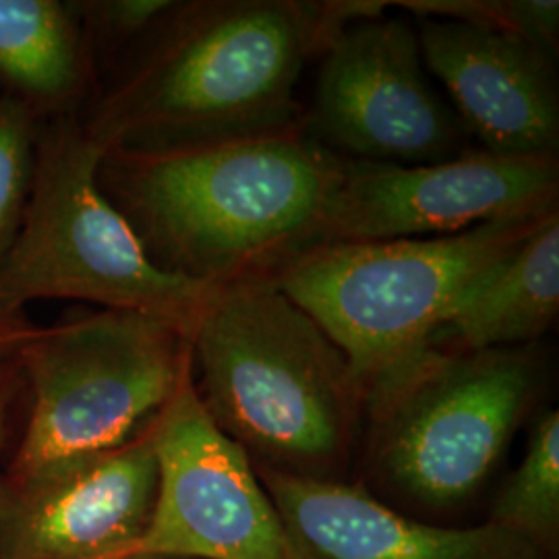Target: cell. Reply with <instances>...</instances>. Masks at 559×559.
Segmentation results:
<instances>
[{"label":"cell","instance_id":"cell-1","mask_svg":"<svg viewBox=\"0 0 559 559\" xmlns=\"http://www.w3.org/2000/svg\"><path fill=\"white\" fill-rule=\"evenodd\" d=\"M385 2L212 0L175 11L100 81L80 120L104 152L152 154L300 124L295 92L342 25Z\"/></svg>","mask_w":559,"mask_h":559},{"label":"cell","instance_id":"cell-2","mask_svg":"<svg viewBox=\"0 0 559 559\" xmlns=\"http://www.w3.org/2000/svg\"><path fill=\"white\" fill-rule=\"evenodd\" d=\"M342 158L297 127L152 154L106 152L102 191L166 274L221 288L320 245Z\"/></svg>","mask_w":559,"mask_h":559},{"label":"cell","instance_id":"cell-3","mask_svg":"<svg viewBox=\"0 0 559 559\" xmlns=\"http://www.w3.org/2000/svg\"><path fill=\"white\" fill-rule=\"evenodd\" d=\"M189 350L203 408L253 466L334 479L365 402L338 346L272 280L216 288Z\"/></svg>","mask_w":559,"mask_h":559},{"label":"cell","instance_id":"cell-4","mask_svg":"<svg viewBox=\"0 0 559 559\" xmlns=\"http://www.w3.org/2000/svg\"><path fill=\"white\" fill-rule=\"evenodd\" d=\"M556 212L450 237L318 245L267 278L338 346L369 413L436 353L433 336L464 293Z\"/></svg>","mask_w":559,"mask_h":559},{"label":"cell","instance_id":"cell-5","mask_svg":"<svg viewBox=\"0 0 559 559\" xmlns=\"http://www.w3.org/2000/svg\"><path fill=\"white\" fill-rule=\"evenodd\" d=\"M15 362L32 404L11 483L135 440L175 396L191 350L175 321L100 309L40 325Z\"/></svg>","mask_w":559,"mask_h":559},{"label":"cell","instance_id":"cell-6","mask_svg":"<svg viewBox=\"0 0 559 559\" xmlns=\"http://www.w3.org/2000/svg\"><path fill=\"white\" fill-rule=\"evenodd\" d=\"M104 150L80 117L41 122L36 173L20 235L0 265V309L78 299L179 323L189 334L216 290L166 274L102 191Z\"/></svg>","mask_w":559,"mask_h":559},{"label":"cell","instance_id":"cell-7","mask_svg":"<svg viewBox=\"0 0 559 559\" xmlns=\"http://www.w3.org/2000/svg\"><path fill=\"white\" fill-rule=\"evenodd\" d=\"M540 380L533 346L431 353L396 394L367 413L373 473L425 506L471 498L533 408Z\"/></svg>","mask_w":559,"mask_h":559},{"label":"cell","instance_id":"cell-8","mask_svg":"<svg viewBox=\"0 0 559 559\" xmlns=\"http://www.w3.org/2000/svg\"><path fill=\"white\" fill-rule=\"evenodd\" d=\"M320 59L305 127L340 158L423 166L475 147L423 62L413 21L383 9L348 21Z\"/></svg>","mask_w":559,"mask_h":559},{"label":"cell","instance_id":"cell-9","mask_svg":"<svg viewBox=\"0 0 559 559\" xmlns=\"http://www.w3.org/2000/svg\"><path fill=\"white\" fill-rule=\"evenodd\" d=\"M150 433L158 487L133 558L295 559L253 462L203 408L191 367Z\"/></svg>","mask_w":559,"mask_h":559},{"label":"cell","instance_id":"cell-10","mask_svg":"<svg viewBox=\"0 0 559 559\" xmlns=\"http://www.w3.org/2000/svg\"><path fill=\"white\" fill-rule=\"evenodd\" d=\"M558 158H506L473 147L423 166L344 160L320 245L450 237L558 207Z\"/></svg>","mask_w":559,"mask_h":559},{"label":"cell","instance_id":"cell-11","mask_svg":"<svg viewBox=\"0 0 559 559\" xmlns=\"http://www.w3.org/2000/svg\"><path fill=\"white\" fill-rule=\"evenodd\" d=\"M156 487L150 427L117 450L11 483L0 496V559L133 558Z\"/></svg>","mask_w":559,"mask_h":559},{"label":"cell","instance_id":"cell-12","mask_svg":"<svg viewBox=\"0 0 559 559\" xmlns=\"http://www.w3.org/2000/svg\"><path fill=\"white\" fill-rule=\"evenodd\" d=\"M423 62L477 150L558 158V52L468 21L417 17Z\"/></svg>","mask_w":559,"mask_h":559},{"label":"cell","instance_id":"cell-13","mask_svg":"<svg viewBox=\"0 0 559 559\" xmlns=\"http://www.w3.org/2000/svg\"><path fill=\"white\" fill-rule=\"evenodd\" d=\"M295 559H539L528 540L489 522L443 528L406 519L357 485L258 468Z\"/></svg>","mask_w":559,"mask_h":559},{"label":"cell","instance_id":"cell-14","mask_svg":"<svg viewBox=\"0 0 559 559\" xmlns=\"http://www.w3.org/2000/svg\"><path fill=\"white\" fill-rule=\"evenodd\" d=\"M96 92L75 0H0V98L48 122L81 117Z\"/></svg>","mask_w":559,"mask_h":559},{"label":"cell","instance_id":"cell-15","mask_svg":"<svg viewBox=\"0 0 559 559\" xmlns=\"http://www.w3.org/2000/svg\"><path fill=\"white\" fill-rule=\"evenodd\" d=\"M559 311V212L483 274L433 336V350L533 346Z\"/></svg>","mask_w":559,"mask_h":559},{"label":"cell","instance_id":"cell-16","mask_svg":"<svg viewBox=\"0 0 559 559\" xmlns=\"http://www.w3.org/2000/svg\"><path fill=\"white\" fill-rule=\"evenodd\" d=\"M491 522L519 535L539 551H551L559 533V415L545 413L526 454L501 489Z\"/></svg>","mask_w":559,"mask_h":559},{"label":"cell","instance_id":"cell-17","mask_svg":"<svg viewBox=\"0 0 559 559\" xmlns=\"http://www.w3.org/2000/svg\"><path fill=\"white\" fill-rule=\"evenodd\" d=\"M40 124L17 102L0 98V265L25 218L36 173Z\"/></svg>","mask_w":559,"mask_h":559},{"label":"cell","instance_id":"cell-18","mask_svg":"<svg viewBox=\"0 0 559 559\" xmlns=\"http://www.w3.org/2000/svg\"><path fill=\"white\" fill-rule=\"evenodd\" d=\"M100 81L131 55L179 0H75Z\"/></svg>","mask_w":559,"mask_h":559},{"label":"cell","instance_id":"cell-19","mask_svg":"<svg viewBox=\"0 0 559 559\" xmlns=\"http://www.w3.org/2000/svg\"><path fill=\"white\" fill-rule=\"evenodd\" d=\"M396 4L417 17L468 21L558 52V0H406Z\"/></svg>","mask_w":559,"mask_h":559},{"label":"cell","instance_id":"cell-20","mask_svg":"<svg viewBox=\"0 0 559 559\" xmlns=\"http://www.w3.org/2000/svg\"><path fill=\"white\" fill-rule=\"evenodd\" d=\"M40 325L25 313H9L0 309V357H15L21 344L36 334Z\"/></svg>","mask_w":559,"mask_h":559},{"label":"cell","instance_id":"cell-21","mask_svg":"<svg viewBox=\"0 0 559 559\" xmlns=\"http://www.w3.org/2000/svg\"><path fill=\"white\" fill-rule=\"evenodd\" d=\"M21 383V373L15 357H0V450L4 441V429H7V415L15 399L17 385ZM2 496V487H0Z\"/></svg>","mask_w":559,"mask_h":559},{"label":"cell","instance_id":"cell-22","mask_svg":"<svg viewBox=\"0 0 559 559\" xmlns=\"http://www.w3.org/2000/svg\"><path fill=\"white\" fill-rule=\"evenodd\" d=\"M127 559H158V558H127Z\"/></svg>","mask_w":559,"mask_h":559}]
</instances>
